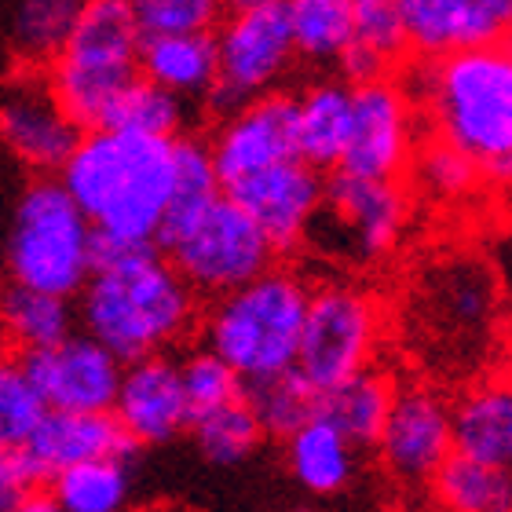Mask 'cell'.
<instances>
[{
  "label": "cell",
  "instance_id": "1",
  "mask_svg": "<svg viewBox=\"0 0 512 512\" xmlns=\"http://www.w3.org/2000/svg\"><path fill=\"white\" fill-rule=\"evenodd\" d=\"M81 333L114 359L169 355L198 326V297L158 246H125L96 235L92 278L77 293Z\"/></svg>",
  "mask_w": 512,
  "mask_h": 512
},
{
  "label": "cell",
  "instance_id": "2",
  "mask_svg": "<svg viewBox=\"0 0 512 512\" xmlns=\"http://www.w3.org/2000/svg\"><path fill=\"white\" fill-rule=\"evenodd\" d=\"M406 85L425 136L454 147L483 187L512 198V44L417 59Z\"/></svg>",
  "mask_w": 512,
  "mask_h": 512
},
{
  "label": "cell",
  "instance_id": "3",
  "mask_svg": "<svg viewBox=\"0 0 512 512\" xmlns=\"http://www.w3.org/2000/svg\"><path fill=\"white\" fill-rule=\"evenodd\" d=\"M172 143L92 128L81 136L55 180L85 213L99 238L158 246L172 194Z\"/></svg>",
  "mask_w": 512,
  "mask_h": 512
},
{
  "label": "cell",
  "instance_id": "4",
  "mask_svg": "<svg viewBox=\"0 0 512 512\" xmlns=\"http://www.w3.org/2000/svg\"><path fill=\"white\" fill-rule=\"evenodd\" d=\"M308 297V278L293 267L275 264L242 289L209 304L202 319V348L220 355L246 388L289 374L297 366Z\"/></svg>",
  "mask_w": 512,
  "mask_h": 512
},
{
  "label": "cell",
  "instance_id": "5",
  "mask_svg": "<svg viewBox=\"0 0 512 512\" xmlns=\"http://www.w3.org/2000/svg\"><path fill=\"white\" fill-rule=\"evenodd\" d=\"M139 33L128 0H85L44 81L81 132L103 125L110 103L139 77Z\"/></svg>",
  "mask_w": 512,
  "mask_h": 512
},
{
  "label": "cell",
  "instance_id": "6",
  "mask_svg": "<svg viewBox=\"0 0 512 512\" xmlns=\"http://www.w3.org/2000/svg\"><path fill=\"white\" fill-rule=\"evenodd\" d=\"M96 231L55 176H37L22 191L4 246L11 282L74 300L92 278Z\"/></svg>",
  "mask_w": 512,
  "mask_h": 512
},
{
  "label": "cell",
  "instance_id": "7",
  "mask_svg": "<svg viewBox=\"0 0 512 512\" xmlns=\"http://www.w3.org/2000/svg\"><path fill=\"white\" fill-rule=\"evenodd\" d=\"M381 326V304L366 286L352 278H326L311 286L293 374L319 395L330 392L374 366Z\"/></svg>",
  "mask_w": 512,
  "mask_h": 512
},
{
  "label": "cell",
  "instance_id": "8",
  "mask_svg": "<svg viewBox=\"0 0 512 512\" xmlns=\"http://www.w3.org/2000/svg\"><path fill=\"white\" fill-rule=\"evenodd\" d=\"M158 249L194 289V297L209 300L235 293L246 282L271 271L278 256L271 238L227 194H220L198 220L180 227Z\"/></svg>",
  "mask_w": 512,
  "mask_h": 512
},
{
  "label": "cell",
  "instance_id": "9",
  "mask_svg": "<svg viewBox=\"0 0 512 512\" xmlns=\"http://www.w3.org/2000/svg\"><path fill=\"white\" fill-rule=\"evenodd\" d=\"M410 213L414 191L403 180H363L348 172H330L322 213L308 242L348 264H381L403 242Z\"/></svg>",
  "mask_w": 512,
  "mask_h": 512
},
{
  "label": "cell",
  "instance_id": "10",
  "mask_svg": "<svg viewBox=\"0 0 512 512\" xmlns=\"http://www.w3.org/2000/svg\"><path fill=\"white\" fill-rule=\"evenodd\" d=\"M421 139L425 121L406 81L395 74L352 81V132L333 172L363 180H403Z\"/></svg>",
  "mask_w": 512,
  "mask_h": 512
},
{
  "label": "cell",
  "instance_id": "11",
  "mask_svg": "<svg viewBox=\"0 0 512 512\" xmlns=\"http://www.w3.org/2000/svg\"><path fill=\"white\" fill-rule=\"evenodd\" d=\"M213 37L220 74H216V92L209 103L220 114L246 107L267 92H278V81L297 63L286 0L253 11H231Z\"/></svg>",
  "mask_w": 512,
  "mask_h": 512
},
{
  "label": "cell",
  "instance_id": "12",
  "mask_svg": "<svg viewBox=\"0 0 512 512\" xmlns=\"http://www.w3.org/2000/svg\"><path fill=\"white\" fill-rule=\"evenodd\" d=\"M384 472L395 483L425 487L454 454V410L428 381L395 384L392 406L374 443Z\"/></svg>",
  "mask_w": 512,
  "mask_h": 512
},
{
  "label": "cell",
  "instance_id": "13",
  "mask_svg": "<svg viewBox=\"0 0 512 512\" xmlns=\"http://www.w3.org/2000/svg\"><path fill=\"white\" fill-rule=\"evenodd\" d=\"M19 363L41 395L44 410H66V414H110L125 374L121 359L77 330L52 348L19 355Z\"/></svg>",
  "mask_w": 512,
  "mask_h": 512
},
{
  "label": "cell",
  "instance_id": "14",
  "mask_svg": "<svg viewBox=\"0 0 512 512\" xmlns=\"http://www.w3.org/2000/svg\"><path fill=\"white\" fill-rule=\"evenodd\" d=\"M209 154L224 191L256 172L300 158L293 92H267L246 107L227 110L209 139Z\"/></svg>",
  "mask_w": 512,
  "mask_h": 512
},
{
  "label": "cell",
  "instance_id": "15",
  "mask_svg": "<svg viewBox=\"0 0 512 512\" xmlns=\"http://www.w3.org/2000/svg\"><path fill=\"white\" fill-rule=\"evenodd\" d=\"M224 194L271 238L278 253H289V249L308 246V235L326 198V176L311 169L308 161L293 158L227 187Z\"/></svg>",
  "mask_w": 512,
  "mask_h": 512
},
{
  "label": "cell",
  "instance_id": "16",
  "mask_svg": "<svg viewBox=\"0 0 512 512\" xmlns=\"http://www.w3.org/2000/svg\"><path fill=\"white\" fill-rule=\"evenodd\" d=\"M81 128L70 121L44 74L22 70L0 96V143L37 176H59L66 158L81 143Z\"/></svg>",
  "mask_w": 512,
  "mask_h": 512
},
{
  "label": "cell",
  "instance_id": "17",
  "mask_svg": "<svg viewBox=\"0 0 512 512\" xmlns=\"http://www.w3.org/2000/svg\"><path fill=\"white\" fill-rule=\"evenodd\" d=\"M136 447H165L191 428V403L183 392L180 363L172 355H147L125 363L114 410Z\"/></svg>",
  "mask_w": 512,
  "mask_h": 512
},
{
  "label": "cell",
  "instance_id": "18",
  "mask_svg": "<svg viewBox=\"0 0 512 512\" xmlns=\"http://www.w3.org/2000/svg\"><path fill=\"white\" fill-rule=\"evenodd\" d=\"M406 44L417 59L512 41V0H403Z\"/></svg>",
  "mask_w": 512,
  "mask_h": 512
},
{
  "label": "cell",
  "instance_id": "19",
  "mask_svg": "<svg viewBox=\"0 0 512 512\" xmlns=\"http://www.w3.org/2000/svg\"><path fill=\"white\" fill-rule=\"evenodd\" d=\"M26 454H30L33 469L48 483L59 472L85 465V461H107L136 458V443L125 436L114 414H66V410H48L41 425L33 428L26 439Z\"/></svg>",
  "mask_w": 512,
  "mask_h": 512
},
{
  "label": "cell",
  "instance_id": "20",
  "mask_svg": "<svg viewBox=\"0 0 512 512\" xmlns=\"http://www.w3.org/2000/svg\"><path fill=\"white\" fill-rule=\"evenodd\" d=\"M454 410V454L494 469H512V377H483L469 384Z\"/></svg>",
  "mask_w": 512,
  "mask_h": 512
},
{
  "label": "cell",
  "instance_id": "21",
  "mask_svg": "<svg viewBox=\"0 0 512 512\" xmlns=\"http://www.w3.org/2000/svg\"><path fill=\"white\" fill-rule=\"evenodd\" d=\"M297 114V154L311 169L333 172L341 165L348 132H352V81L315 77L293 92Z\"/></svg>",
  "mask_w": 512,
  "mask_h": 512
},
{
  "label": "cell",
  "instance_id": "22",
  "mask_svg": "<svg viewBox=\"0 0 512 512\" xmlns=\"http://www.w3.org/2000/svg\"><path fill=\"white\" fill-rule=\"evenodd\" d=\"M216 37L213 33H172L143 37L139 44V77L165 88L183 103H209L216 92Z\"/></svg>",
  "mask_w": 512,
  "mask_h": 512
},
{
  "label": "cell",
  "instance_id": "23",
  "mask_svg": "<svg viewBox=\"0 0 512 512\" xmlns=\"http://www.w3.org/2000/svg\"><path fill=\"white\" fill-rule=\"evenodd\" d=\"M282 447H286L289 476L304 494L337 498L359 476V447L319 414L282 439Z\"/></svg>",
  "mask_w": 512,
  "mask_h": 512
},
{
  "label": "cell",
  "instance_id": "24",
  "mask_svg": "<svg viewBox=\"0 0 512 512\" xmlns=\"http://www.w3.org/2000/svg\"><path fill=\"white\" fill-rule=\"evenodd\" d=\"M406 55L403 0H352V48L341 59L344 81L395 74Z\"/></svg>",
  "mask_w": 512,
  "mask_h": 512
},
{
  "label": "cell",
  "instance_id": "25",
  "mask_svg": "<svg viewBox=\"0 0 512 512\" xmlns=\"http://www.w3.org/2000/svg\"><path fill=\"white\" fill-rule=\"evenodd\" d=\"M74 322V300L19 286L11 278L0 282V337L19 355L41 352V348L66 341L74 333Z\"/></svg>",
  "mask_w": 512,
  "mask_h": 512
},
{
  "label": "cell",
  "instance_id": "26",
  "mask_svg": "<svg viewBox=\"0 0 512 512\" xmlns=\"http://www.w3.org/2000/svg\"><path fill=\"white\" fill-rule=\"evenodd\" d=\"M395 381L381 374L377 366L363 370V374L348 377L337 388L319 395V417H326L333 428H341L344 436L352 439L355 447L366 450L374 447L384 428L388 406H392Z\"/></svg>",
  "mask_w": 512,
  "mask_h": 512
},
{
  "label": "cell",
  "instance_id": "27",
  "mask_svg": "<svg viewBox=\"0 0 512 512\" xmlns=\"http://www.w3.org/2000/svg\"><path fill=\"white\" fill-rule=\"evenodd\" d=\"M220 194H224V187H220V176H216L209 143L194 136H180L172 143V194L158 231V246L165 238L176 235L180 227L198 220Z\"/></svg>",
  "mask_w": 512,
  "mask_h": 512
},
{
  "label": "cell",
  "instance_id": "28",
  "mask_svg": "<svg viewBox=\"0 0 512 512\" xmlns=\"http://www.w3.org/2000/svg\"><path fill=\"white\" fill-rule=\"evenodd\" d=\"M63 512H125L132 498V461H85L44 483Z\"/></svg>",
  "mask_w": 512,
  "mask_h": 512
},
{
  "label": "cell",
  "instance_id": "29",
  "mask_svg": "<svg viewBox=\"0 0 512 512\" xmlns=\"http://www.w3.org/2000/svg\"><path fill=\"white\" fill-rule=\"evenodd\" d=\"M297 59L341 66L352 48V0H286Z\"/></svg>",
  "mask_w": 512,
  "mask_h": 512
},
{
  "label": "cell",
  "instance_id": "30",
  "mask_svg": "<svg viewBox=\"0 0 512 512\" xmlns=\"http://www.w3.org/2000/svg\"><path fill=\"white\" fill-rule=\"evenodd\" d=\"M428 487L443 512H512V469L450 454Z\"/></svg>",
  "mask_w": 512,
  "mask_h": 512
},
{
  "label": "cell",
  "instance_id": "31",
  "mask_svg": "<svg viewBox=\"0 0 512 512\" xmlns=\"http://www.w3.org/2000/svg\"><path fill=\"white\" fill-rule=\"evenodd\" d=\"M81 4L85 0H22L11 26V48L19 55L22 70L30 74L48 70V63L63 52Z\"/></svg>",
  "mask_w": 512,
  "mask_h": 512
},
{
  "label": "cell",
  "instance_id": "32",
  "mask_svg": "<svg viewBox=\"0 0 512 512\" xmlns=\"http://www.w3.org/2000/svg\"><path fill=\"white\" fill-rule=\"evenodd\" d=\"M428 300L436 304V322L450 333H476L494 315V286L476 264H447L428 282Z\"/></svg>",
  "mask_w": 512,
  "mask_h": 512
},
{
  "label": "cell",
  "instance_id": "33",
  "mask_svg": "<svg viewBox=\"0 0 512 512\" xmlns=\"http://www.w3.org/2000/svg\"><path fill=\"white\" fill-rule=\"evenodd\" d=\"M183 121H187V103L183 99H176L165 88L136 77L110 103L107 118H103L99 128L125 132V136H143V139H180Z\"/></svg>",
  "mask_w": 512,
  "mask_h": 512
},
{
  "label": "cell",
  "instance_id": "34",
  "mask_svg": "<svg viewBox=\"0 0 512 512\" xmlns=\"http://www.w3.org/2000/svg\"><path fill=\"white\" fill-rule=\"evenodd\" d=\"M191 439L198 454L213 465H242L246 458H253V450L264 443V428L256 421L249 399H235L216 410L191 417Z\"/></svg>",
  "mask_w": 512,
  "mask_h": 512
},
{
  "label": "cell",
  "instance_id": "35",
  "mask_svg": "<svg viewBox=\"0 0 512 512\" xmlns=\"http://www.w3.org/2000/svg\"><path fill=\"white\" fill-rule=\"evenodd\" d=\"M410 183L421 198L436 205H461L469 202L472 194L480 191V172L472 169L469 158H461L458 150L439 143V139L425 136L417 147L414 161H410Z\"/></svg>",
  "mask_w": 512,
  "mask_h": 512
},
{
  "label": "cell",
  "instance_id": "36",
  "mask_svg": "<svg viewBox=\"0 0 512 512\" xmlns=\"http://www.w3.org/2000/svg\"><path fill=\"white\" fill-rule=\"evenodd\" d=\"M246 399L253 406L260 428H264V436H275V439L293 436L304 421H311V417L319 414V392L308 388L293 370L246 388Z\"/></svg>",
  "mask_w": 512,
  "mask_h": 512
},
{
  "label": "cell",
  "instance_id": "37",
  "mask_svg": "<svg viewBox=\"0 0 512 512\" xmlns=\"http://www.w3.org/2000/svg\"><path fill=\"white\" fill-rule=\"evenodd\" d=\"M48 414L19 355H0V447H26L33 428Z\"/></svg>",
  "mask_w": 512,
  "mask_h": 512
},
{
  "label": "cell",
  "instance_id": "38",
  "mask_svg": "<svg viewBox=\"0 0 512 512\" xmlns=\"http://www.w3.org/2000/svg\"><path fill=\"white\" fill-rule=\"evenodd\" d=\"M143 37L172 33H216L224 22V0H128Z\"/></svg>",
  "mask_w": 512,
  "mask_h": 512
},
{
  "label": "cell",
  "instance_id": "39",
  "mask_svg": "<svg viewBox=\"0 0 512 512\" xmlns=\"http://www.w3.org/2000/svg\"><path fill=\"white\" fill-rule=\"evenodd\" d=\"M176 363H180V381H183V392H187V403H191V417L205 414V410H216V406L224 403H235V399L246 395L242 377L220 355L202 348V344L191 348Z\"/></svg>",
  "mask_w": 512,
  "mask_h": 512
},
{
  "label": "cell",
  "instance_id": "40",
  "mask_svg": "<svg viewBox=\"0 0 512 512\" xmlns=\"http://www.w3.org/2000/svg\"><path fill=\"white\" fill-rule=\"evenodd\" d=\"M44 483L22 447H0V512H15Z\"/></svg>",
  "mask_w": 512,
  "mask_h": 512
},
{
  "label": "cell",
  "instance_id": "41",
  "mask_svg": "<svg viewBox=\"0 0 512 512\" xmlns=\"http://www.w3.org/2000/svg\"><path fill=\"white\" fill-rule=\"evenodd\" d=\"M15 512H63V509H59V505L52 502V494L41 487V491H33L30 498H26V502H22Z\"/></svg>",
  "mask_w": 512,
  "mask_h": 512
},
{
  "label": "cell",
  "instance_id": "42",
  "mask_svg": "<svg viewBox=\"0 0 512 512\" xmlns=\"http://www.w3.org/2000/svg\"><path fill=\"white\" fill-rule=\"evenodd\" d=\"M264 4H275V0H224V11H253V8H264Z\"/></svg>",
  "mask_w": 512,
  "mask_h": 512
}]
</instances>
